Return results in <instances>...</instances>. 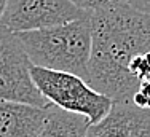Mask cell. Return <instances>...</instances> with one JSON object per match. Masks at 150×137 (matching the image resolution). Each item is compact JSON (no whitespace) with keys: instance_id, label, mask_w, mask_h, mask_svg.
<instances>
[{"instance_id":"1","label":"cell","mask_w":150,"mask_h":137,"mask_svg":"<svg viewBox=\"0 0 150 137\" xmlns=\"http://www.w3.org/2000/svg\"><path fill=\"white\" fill-rule=\"evenodd\" d=\"M91 51L86 83L113 102H133L139 83L129 61L150 51V14L128 3L90 11Z\"/></svg>"},{"instance_id":"2","label":"cell","mask_w":150,"mask_h":137,"mask_svg":"<svg viewBox=\"0 0 150 137\" xmlns=\"http://www.w3.org/2000/svg\"><path fill=\"white\" fill-rule=\"evenodd\" d=\"M15 34L34 66L88 78L91 51L90 11L86 16L69 23Z\"/></svg>"},{"instance_id":"3","label":"cell","mask_w":150,"mask_h":137,"mask_svg":"<svg viewBox=\"0 0 150 137\" xmlns=\"http://www.w3.org/2000/svg\"><path fill=\"white\" fill-rule=\"evenodd\" d=\"M30 75L38 91L53 105L85 115L90 123H98L113 104L110 97L91 88L85 78L70 72L53 70L32 64Z\"/></svg>"},{"instance_id":"4","label":"cell","mask_w":150,"mask_h":137,"mask_svg":"<svg viewBox=\"0 0 150 137\" xmlns=\"http://www.w3.org/2000/svg\"><path fill=\"white\" fill-rule=\"evenodd\" d=\"M30 66L16 34L0 26V99L50 107L51 102L32 80Z\"/></svg>"},{"instance_id":"5","label":"cell","mask_w":150,"mask_h":137,"mask_svg":"<svg viewBox=\"0 0 150 137\" xmlns=\"http://www.w3.org/2000/svg\"><path fill=\"white\" fill-rule=\"evenodd\" d=\"M86 14V10L72 0H8L0 26L11 32L35 30L69 23Z\"/></svg>"},{"instance_id":"6","label":"cell","mask_w":150,"mask_h":137,"mask_svg":"<svg viewBox=\"0 0 150 137\" xmlns=\"http://www.w3.org/2000/svg\"><path fill=\"white\" fill-rule=\"evenodd\" d=\"M86 137H150V109L113 102L105 117L90 123Z\"/></svg>"},{"instance_id":"7","label":"cell","mask_w":150,"mask_h":137,"mask_svg":"<svg viewBox=\"0 0 150 137\" xmlns=\"http://www.w3.org/2000/svg\"><path fill=\"white\" fill-rule=\"evenodd\" d=\"M50 107L0 99V137H37L48 118Z\"/></svg>"},{"instance_id":"8","label":"cell","mask_w":150,"mask_h":137,"mask_svg":"<svg viewBox=\"0 0 150 137\" xmlns=\"http://www.w3.org/2000/svg\"><path fill=\"white\" fill-rule=\"evenodd\" d=\"M90 120L81 113L51 105L42 131L37 137H86Z\"/></svg>"},{"instance_id":"9","label":"cell","mask_w":150,"mask_h":137,"mask_svg":"<svg viewBox=\"0 0 150 137\" xmlns=\"http://www.w3.org/2000/svg\"><path fill=\"white\" fill-rule=\"evenodd\" d=\"M128 68H129L131 75L137 80V83L150 81V51L137 53L129 61Z\"/></svg>"},{"instance_id":"10","label":"cell","mask_w":150,"mask_h":137,"mask_svg":"<svg viewBox=\"0 0 150 137\" xmlns=\"http://www.w3.org/2000/svg\"><path fill=\"white\" fill-rule=\"evenodd\" d=\"M133 104L141 109H150V81L139 83L133 94Z\"/></svg>"},{"instance_id":"11","label":"cell","mask_w":150,"mask_h":137,"mask_svg":"<svg viewBox=\"0 0 150 137\" xmlns=\"http://www.w3.org/2000/svg\"><path fill=\"white\" fill-rule=\"evenodd\" d=\"M75 5L80 8L86 10V11H93V10L99 8H107V6H115L120 3H126V0H72Z\"/></svg>"},{"instance_id":"12","label":"cell","mask_w":150,"mask_h":137,"mask_svg":"<svg viewBox=\"0 0 150 137\" xmlns=\"http://www.w3.org/2000/svg\"><path fill=\"white\" fill-rule=\"evenodd\" d=\"M126 3L139 11L150 14V0H126Z\"/></svg>"},{"instance_id":"13","label":"cell","mask_w":150,"mask_h":137,"mask_svg":"<svg viewBox=\"0 0 150 137\" xmlns=\"http://www.w3.org/2000/svg\"><path fill=\"white\" fill-rule=\"evenodd\" d=\"M6 2H8V0H0V19H2V14H3V11H5Z\"/></svg>"}]
</instances>
